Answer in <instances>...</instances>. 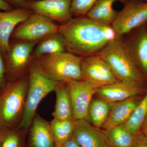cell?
Here are the masks:
<instances>
[{"instance_id":"obj_1","label":"cell","mask_w":147,"mask_h":147,"mask_svg":"<svg viewBox=\"0 0 147 147\" xmlns=\"http://www.w3.org/2000/svg\"><path fill=\"white\" fill-rule=\"evenodd\" d=\"M58 32L69 53L84 57L97 55L117 37L112 26L87 16L71 18L59 26Z\"/></svg>"},{"instance_id":"obj_2","label":"cell","mask_w":147,"mask_h":147,"mask_svg":"<svg viewBox=\"0 0 147 147\" xmlns=\"http://www.w3.org/2000/svg\"><path fill=\"white\" fill-rule=\"evenodd\" d=\"M97 55L107 63L118 81L144 86V75L134 62L121 37L117 36Z\"/></svg>"},{"instance_id":"obj_3","label":"cell","mask_w":147,"mask_h":147,"mask_svg":"<svg viewBox=\"0 0 147 147\" xmlns=\"http://www.w3.org/2000/svg\"><path fill=\"white\" fill-rule=\"evenodd\" d=\"M29 75L22 76L5 88L0 96V127L12 130L20 127L26 105Z\"/></svg>"},{"instance_id":"obj_4","label":"cell","mask_w":147,"mask_h":147,"mask_svg":"<svg viewBox=\"0 0 147 147\" xmlns=\"http://www.w3.org/2000/svg\"><path fill=\"white\" fill-rule=\"evenodd\" d=\"M59 83L46 76L36 62L32 64L29 69L25 111L19 128L28 129L40 102L47 94L55 91Z\"/></svg>"},{"instance_id":"obj_5","label":"cell","mask_w":147,"mask_h":147,"mask_svg":"<svg viewBox=\"0 0 147 147\" xmlns=\"http://www.w3.org/2000/svg\"><path fill=\"white\" fill-rule=\"evenodd\" d=\"M38 59L36 63L40 69L50 79L59 82L82 80L81 57L63 52Z\"/></svg>"},{"instance_id":"obj_6","label":"cell","mask_w":147,"mask_h":147,"mask_svg":"<svg viewBox=\"0 0 147 147\" xmlns=\"http://www.w3.org/2000/svg\"><path fill=\"white\" fill-rule=\"evenodd\" d=\"M147 23V1L130 0L118 12L111 26L117 36L121 37Z\"/></svg>"},{"instance_id":"obj_7","label":"cell","mask_w":147,"mask_h":147,"mask_svg":"<svg viewBox=\"0 0 147 147\" xmlns=\"http://www.w3.org/2000/svg\"><path fill=\"white\" fill-rule=\"evenodd\" d=\"M59 26L41 14H30L13 32V36L21 41L34 42L57 33Z\"/></svg>"},{"instance_id":"obj_8","label":"cell","mask_w":147,"mask_h":147,"mask_svg":"<svg viewBox=\"0 0 147 147\" xmlns=\"http://www.w3.org/2000/svg\"><path fill=\"white\" fill-rule=\"evenodd\" d=\"M82 80L98 89L118 82L108 64L98 55L82 58Z\"/></svg>"},{"instance_id":"obj_9","label":"cell","mask_w":147,"mask_h":147,"mask_svg":"<svg viewBox=\"0 0 147 147\" xmlns=\"http://www.w3.org/2000/svg\"><path fill=\"white\" fill-rule=\"evenodd\" d=\"M66 83L69 90L74 119L88 121L90 104L98 89L82 80H71Z\"/></svg>"},{"instance_id":"obj_10","label":"cell","mask_w":147,"mask_h":147,"mask_svg":"<svg viewBox=\"0 0 147 147\" xmlns=\"http://www.w3.org/2000/svg\"><path fill=\"white\" fill-rule=\"evenodd\" d=\"M72 0H40L28 3L35 13L63 24L71 20Z\"/></svg>"},{"instance_id":"obj_11","label":"cell","mask_w":147,"mask_h":147,"mask_svg":"<svg viewBox=\"0 0 147 147\" xmlns=\"http://www.w3.org/2000/svg\"><path fill=\"white\" fill-rule=\"evenodd\" d=\"M72 138L82 147H110L105 131L86 119L76 120Z\"/></svg>"},{"instance_id":"obj_12","label":"cell","mask_w":147,"mask_h":147,"mask_svg":"<svg viewBox=\"0 0 147 147\" xmlns=\"http://www.w3.org/2000/svg\"><path fill=\"white\" fill-rule=\"evenodd\" d=\"M26 8L10 11L0 10V50L7 53L9 50V40L16 27L26 21L30 16Z\"/></svg>"},{"instance_id":"obj_13","label":"cell","mask_w":147,"mask_h":147,"mask_svg":"<svg viewBox=\"0 0 147 147\" xmlns=\"http://www.w3.org/2000/svg\"><path fill=\"white\" fill-rule=\"evenodd\" d=\"M143 92L142 87L118 81L98 89L95 96L111 104L140 95Z\"/></svg>"},{"instance_id":"obj_14","label":"cell","mask_w":147,"mask_h":147,"mask_svg":"<svg viewBox=\"0 0 147 147\" xmlns=\"http://www.w3.org/2000/svg\"><path fill=\"white\" fill-rule=\"evenodd\" d=\"M28 147H56L50 122L36 114L28 129Z\"/></svg>"},{"instance_id":"obj_15","label":"cell","mask_w":147,"mask_h":147,"mask_svg":"<svg viewBox=\"0 0 147 147\" xmlns=\"http://www.w3.org/2000/svg\"><path fill=\"white\" fill-rule=\"evenodd\" d=\"M137 30L125 44L134 62L144 76H147V27L145 25Z\"/></svg>"},{"instance_id":"obj_16","label":"cell","mask_w":147,"mask_h":147,"mask_svg":"<svg viewBox=\"0 0 147 147\" xmlns=\"http://www.w3.org/2000/svg\"><path fill=\"white\" fill-rule=\"evenodd\" d=\"M142 98L137 96L110 104L109 116L102 128L105 130H108L114 127L126 123Z\"/></svg>"},{"instance_id":"obj_17","label":"cell","mask_w":147,"mask_h":147,"mask_svg":"<svg viewBox=\"0 0 147 147\" xmlns=\"http://www.w3.org/2000/svg\"><path fill=\"white\" fill-rule=\"evenodd\" d=\"M55 92L56 102L53 113L54 118L59 120L74 119L71 97L67 83L60 82Z\"/></svg>"},{"instance_id":"obj_18","label":"cell","mask_w":147,"mask_h":147,"mask_svg":"<svg viewBox=\"0 0 147 147\" xmlns=\"http://www.w3.org/2000/svg\"><path fill=\"white\" fill-rule=\"evenodd\" d=\"M34 45V42L21 41L13 46L9 56L11 71L15 73H23L29 63Z\"/></svg>"},{"instance_id":"obj_19","label":"cell","mask_w":147,"mask_h":147,"mask_svg":"<svg viewBox=\"0 0 147 147\" xmlns=\"http://www.w3.org/2000/svg\"><path fill=\"white\" fill-rule=\"evenodd\" d=\"M128 0H98L86 16L93 20L111 26L118 12L113 8L116 2H127Z\"/></svg>"},{"instance_id":"obj_20","label":"cell","mask_w":147,"mask_h":147,"mask_svg":"<svg viewBox=\"0 0 147 147\" xmlns=\"http://www.w3.org/2000/svg\"><path fill=\"white\" fill-rule=\"evenodd\" d=\"M110 104L101 98H92L88 113V121L96 128H102L108 119Z\"/></svg>"},{"instance_id":"obj_21","label":"cell","mask_w":147,"mask_h":147,"mask_svg":"<svg viewBox=\"0 0 147 147\" xmlns=\"http://www.w3.org/2000/svg\"><path fill=\"white\" fill-rule=\"evenodd\" d=\"M110 147H132L137 135H134L124 125L105 130Z\"/></svg>"},{"instance_id":"obj_22","label":"cell","mask_w":147,"mask_h":147,"mask_svg":"<svg viewBox=\"0 0 147 147\" xmlns=\"http://www.w3.org/2000/svg\"><path fill=\"white\" fill-rule=\"evenodd\" d=\"M76 120H59L54 118L50 122V127L56 146L62 144L71 139Z\"/></svg>"},{"instance_id":"obj_23","label":"cell","mask_w":147,"mask_h":147,"mask_svg":"<svg viewBox=\"0 0 147 147\" xmlns=\"http://www.w3.org/2000/svg\"><path fill=\"white\" fill-rule=\"evenodd\" d=\"M65 48L62 38L56 33L43 38L36 47L35 56L38 59L45 55L63 53Z\"/></svg>"},{"instance_id":"obj_24","label":"cell","mask_w":147,"mask_h":147,"mask_svg":"<svg viewBox=\"0 0 147 147\" xmlns=\"http://www.w3.org/2000/svg\"><path fill=\"white\" fill-rule=\"evenodd\" d=\"M147 116V91L142 98L130 118L124 124L134 135L141 132V129Z\"/></svg>"},{"instance_id":"obj_25","label":"cell","mask_w":147,"mask_h":147,"mask_svg":"<svg viewBox=\"0 0 147 147\" xmlns=\"http://www.w3.org/2000/svg\"><path fill=\"white\" fill-rule=\"evenodd\" d=\"M28 130L21 128L7 131L2 135L1 147H26Z\"/></svg>"},{"instance_id":"obj_26","label":"cell","mask_w":147,"mask_h":147,"mask_svg":"<svg viewBox=\"0 0 147 147\" xmlns=\"http://www.w3.org/2000/svg\"><path fill=\"white\" fill-rule=\"evenodd\" d=\"M98 0H72L71 12L72 15H86Z\"/></svg>"},{"instance_id":"obj_27","label":"cell","mask_w":147,"mask_h":147,"mask_svg":"<svg viewBox=\"0 0 147 147\" xmlns=\"http://www.w3.org/2000/svg\"><path fill=\"white\" fill-rule=\"evenodd\" d=\"M132 147H147V136L140 132L137 135Z\"/></svg>"},{"instance_id":"obj_28","label":"cell","mask_w":147,"mask_h":147,"mask_svg":"<svg viewBox=\"0 0 147 147\" xmlns=\"http://www.w3.org/2000/svg\"><path fill=\"white\" fill-rule=\"evenodd\" d=\"M1 51L0 50V89H3L5 86V68L2 56Z\"/></svg>"},{"instance_id":"obj_29","label":"cell","mask_w":147,"mask_h":147,"mask_svg":"<svg viewBox=\"0 0 147 147\" xmlns=\"http://www.w3.org/2000/svg\"><path fill=\"white\" fill-rule=\"evenodd\" d=\"M6 2L10 4L18 6L21 7H24V8L28 7V3L26 0H4Z\"/></svg>"},{"instance_id":"obj_30","label":"cell","mask_w":147,"mask_h":147,"mask_svg":"<svg viewBox=\"0 0 147 147\" xmlns=\"http://www.w3.org/2000/svg\"><path fill=\"white\" fill-rule=\"evenodd\" d=\"M56 147H82L80 145L78 144L73 139H69L65 143H63L62 144L56 146Z\"/></svg>"},{"instance_id":"obj_31","label":"cell","mask_w":147,"mask_h":147,"mask_svg":"<svg viewBox=\"0 0 147 147\" xmlns=\"http://www.w3.org/2000/svg\"><path fill=\"white\" fill-rule=\"evenodd\" d=\"M11 5L4 0H0V10L7 11L12 10Z\"/></svg>"},{"instance_id":"obj_32","label":"cell","mask_w":147,"mask_h":147,"mask_svg":"<svg viewBox=\"0 0 147 147\" xmlns=\"http://www.w3.org/2000/svg\"><path fill=\"white\" fill-rule=\"evenodd\" d=\"M141 132L147 136V116L141 129Z\"/></svg>"},{"instance_id":"obj_33","label":"cell","mask_w":147,"mask_h":147,"mask_svg":"<svg viewBox=\"0 0 147 147\" xmlns=\"http://www.w3.org/2000/svg\"><path fill=\"white\" fill-rule=\"evenodd\" d=\"M2 142V135L0 134V147H1V145Z\"/></svg>"}]
</instances>
